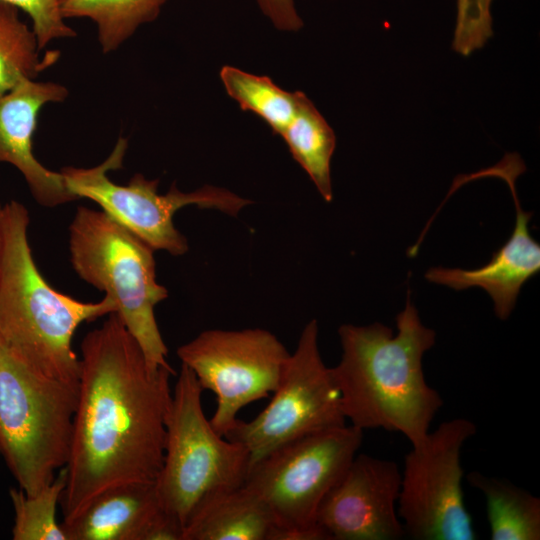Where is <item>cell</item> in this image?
<instances>
[{"instance_id":"6da1fadb","label":"cell","mask_w":540,"mask_h":540,"mask_svg":"<svg viewBox=\"0 0 540 540\" xmlns=\"http://www.w3.org/2000/svg\"><path fill=\"white\" fill-rule=\"evenodd\" d=\"M63 523L105 489L155 481L163 464L172 367L152 370L120 317L110 313L81 345Z\"/></svg>"},{"instance_id":"8fae6325","label":"cell","mask_w":540,"mask_h":540,"mask_svg":"<svg viewBox=\"0 0 540 540\" xmlns=\"http://www.w3.org/2000/svg\"><path fill=\"white\" fill-rule=\"evenodd\" d=\"M177 355L202 389L215 393L217 408L210 423L225 436L245 405L275 391L290 353L271 332L250 328L203 331L181 345Z\"/></svg>"},{"instance_id":"7402d4cb","label":"cell","mask_w":540,"mask_h":540,"mask_svg":"<svg viewBox=\"0 0 540 540\" xmlns=\"http://www.w3.org/2000/svg\"><path fill=\"white\" fill-rule=\"evenodd\" d=\"M65 486L66 469L63 467L54 480L35 495H27L20 487L9 490L15 512L14 540H67L56 519V508Z\"/></svg>"},{"instance_id":"5b68a950","label":"cell","mask_w":540,"mask_h":540,"mask_svg":"<svg viewBox=\"0 0 540 540\" xmlns=\"http://www.w3.org/2000/svg\"><path fill=\"white\" fill-rule=\"evenodd\" d=\"M77 401L78 383L38 372L0 340V454L27 495L66 466Z\"/></svg>"},{"instance_id":"30bf717a","label":"cell","mask_w":540,"mask_h":540,"mask_svg":"<svg viewBox=\"0 0 540 540\" xmlns=\"http://www.w3.org/2000/svg\"><path fill=\"white\" fill-rule=\"evenodd\" d=\"M475 424L459 417L442 422L404 458L397 511L413 540H474L476 533L462 490L460 462Z\"/></svg>"},{"instance_id":"7c38bea8","label":"cell","mask_w":540,"mask_h":540,"mask_svg":"<svg viewBox=\"0 0 540 540\" xmlns=\"http://www.w3.org/2000/svg\"><path fill=\"white\" fill-rule=\"evenodd\" d=\"M401 472L396 462L356 454L321 501L316 524L329 540H399Z\"/></svg>"},{"instance_id":"277c9868","label":"cell","mask_w":540,"mask_h":540,"mask_svg":"<svg viewBox=\"0 0 540 540\" xmlns=\"http://www.w3.org/2000/svg\"><path fill=\"white\" fill-rule=\"evenodd\" d=\"M69 251L76 274L113 301L149 368L171 367L154 314L168 297L156 279L155 250L104 211L80 206L69 226Z\"/></svg>"},{"instance_id":"484cf974","label":"cell","mask_w":540,"mask_h":540,"mask_svg":"<svg viewBox=\"0 0 540 540\" xmlns=\"http://www.w3.org/2000/svg\"><path fill=\"white\" fill-rule=\"evenodd\" d=\"M181 520L160 507L146 525L140 540H183Z\"/></svg>"},{"instance_id":"9a60e30c","label":"cell","mask_w":540,"mask_h":540,"mask_svg":"<svg viewBox=\"0 0 540 540\" xmlns=\"http://www.w3.org/2000/svg\"><path fill=\"white\" fill-rule=\"evenodd\" d=\"M160 507L155 481L127 482L105 489L61 525L67 540H140Z\"/></svg>"},{"instance_id":"4fadbf2b","label":"cell","mask_w":540,"mask_h":540,"mask_svg":"<svg viewBox=\"0 0 540 540\" xmlns=\"http://www.w3.org/2000/svg\"><path fill=\"white\" fill-rule=\"evenodd\" d=\"M524 170L519 155L508 153L498 164L468 175L469 180L499 177L509 186L514 201L513 232L491 260L477 269L434 267L425 274L428 281L455 290L471 287L484 289L493 300L495 315L500 320L510 316L523 284L540 270V245L531 236L528 226L532 213L522 209L515 187L517 176Z\"/></svg>"},{"instance_id":"5bb4252c","label":"cell","mask_w":540,"mask_h":540,"mask_svg":"<svg viewBox=\"0 0 540 540\" xmlns=\"http://www.w3.org/2000/svg\"><path fill=\"white\" fill-rule=\"evenodd\" d=\"M68 89L55 82L24 79L0 95V163L13 165L23 175L33 198L43 207H56L78 198L61 172L47 169L33 154V134L41 109L63 102Z\"/></svg>"},{"instance_id":"44dd1931","label":"cell","mask_w":540,"mask_h":540,"mask_svg":"<svg viewBox=\"0 0 540 540\" xmlns=\"http://www.w3.org/2000/svg\"><path fill=\"white\" fill-rule=\"evenodd\" d=\"M219 75L227 94L242 110L256 114L273 133H282L295 114L298 91H286L267 76L233 66H223Z\"/></svg>"},{"instance_id":"8992f818","label":"cell","mask_w":540,"mask_h":540,"mask_svg":"<svg viewBox=\"0 0 540 540\" xmlns=\"http://www.w3.org/2000/svg\"><path fill=\"white\" fill-rule=\"evenodd\" d=\"M203 391L193 371L181 363L155 485L160 506L183 525L205 499L242 486L250 466L246 448L218 434L204 415Z\"/></svg>"},{"instance_id":"52a82bcc","label":"cell","mask_w":540,"mask_h":540,"mask_svg":"<svg viewBox=\"0 0 540 540\" xmlns=\"http://www.w3.org/2000/svg\"><path fill=\"white\" fill-rule=\"evenodd\" d=\"M363 430L344 425L291 441L250 466L244 485L269 508L271 540H329L319 505L356 456Z\"/></svg>"},{"instance_id":"9c48e42d","label":"cell","mask_w":540,"mask_h":540,"mask_svg":"<svg viewBox=\"0 0 540 540\" xmlns=\"http://www.w3.org/2000/svg\"><path fill=\"white\" fill-rule=\"evenodd\" d=\"M318 332L315 319L306 324L269 404L251 421L238 419L224 436L246 448L250 466L298 438L346 425L332 369L321 358Z\"/></svg>"},{"instance_id":"603a6c76","label":"cell","mask_w":540,"mask_h":540,"mask_svg":"<svg viewBox=\"0 0 540 540\" xmlns=\"http://www.w3.org/2000/svg\"><path fill=\"white\" fill-rule=\"evenodd\" d=\"M492 0H457V16L452 48L468 56L484 46L492 36Z\"/></svg>"},{"instance_id":"d4e9b609","label":"cell","mask_w":540,"mask_h":540,"mask_svg":"<svg viewBox=\"0 0 540 540\" xmlns=\"http://www.w3.org/2000/svg\"><path fill=\"white\" fill-rule=\"evenodd\" d=\"M262 13L281 31H298L303 27L294 0H256Z\"/></svg>"},{"instance_id":"e0dca14e","label":"cell","mask_w":540,"mask_h":540,"mask_svg":"<svg viewBox=\"0 0 540 540\" xmlns=\"http://www.w3.org/2000/svg\"><path fill=\"white\" fill-rule=\"evenodd\" d=\"M469 485L484 495L492 540H539L540 498L507 479L478 471L467 475Z\"/></svg>"},{"instance_id":"ffe728a7","label":"cell","mask_w":540,"mask_h":540,"mask_svg":"<svg viewBox=\"0 0 540 540\" xmlns=\"http://www.w3.org/2000/svg\"><path fill=\"white\" fill-rule=\"evenodd\" d=\"M19 11L0 1V95L24 79H36L60 55L58 51H48L40 58L37 37L32 27L20 19Z\"/></svg>"},{"instance_id":"3957f363","label":"cell","mask_w":540,"mask_h":540,"mask_svg":"<svg viewBox=\"0 0 540 540\" xmlns=\"http://www.w3.org/2000/svg\"><path fill=\"white\" fill-rule=\"evenodd\" d=\"M29 213L18 201L3 205L0 228V340L38 372L78 383L80 360L72 338L83 322L116 312L113 301L82 302L42 276L28 241Z\"/></svg>"},{"instance_id":"cb8c5ba5","label":"cell","mask_w":540,"mask_h":540,"mask_svg":"<svg viewBox=\"0 0 540 540\" xmlns=\"http://www.w3.org/2000/svg\"><path fill=\"white\" fill-rule=\"evenodd\" d=\"M25 12L32 23L41 50L57 39L77 36L63 18L59 0H0Z\"/></svg>"},{"instance_id":"7a4b0ae2","label":"cell","mask_w":540,"mask_h":540,"mask_svg":"<svg viewBox=\"0 0 540 540\" xmlns=\"http://www.w3.org/2000/svg\"><path fill=\"white\" fill-rule=\"evenodd\" d=\"M397 333L379 322L341 325L342 356L332 367L346 420L361 429L381 428L421 443L443 406L426 381L422 360L435 331L426 327L411 302L396 317Z\"/></svg>"},{"instance_id":"2e32d148","label":"cell","mask_w":540,"mask_h":540,"mask_svg":"<svg viewBox=\"0 0 540 540\" xmlns=\"http://www.w3.org/2000/svg\"><path fill=\"white\" fill-rule=\"evenodd\" d=\"M274 518L244 484L202 501L184 525L183 540H271Z\"/></svg>"},{"instance_id":"ba28073f","label":"cell","mask_w":540,"mask_h":540,"mask_svg":"<svg viewBox=\"0 0 540 540\" xmlns=\"http://www.w3.org/2000/svg\"><path fill=\"white\" fill-rule=\"evenodd\" d=\"M128 142L120 137L110 155L91 168L67 166L60 171L69 190L79 199L87 198L102 211L154 250L174 256L187 252L185 236L174 226V214L188 205L217 209L236 216L251 200L220 187L203 186L192 192L180 191L173 183L166 194L158 192V179L136 173L126 185L114 183L108 172L123 167Z\"/></svg>"},{"instance_id":"d6986e66","label":"cell","mask_w":540,"mask_h":540,"mask_svg":"<svg viewBox=\"0 0 540 540\" xmlns=\"http://www.w3.org/2000/svg\"><path fill=\"white\" fill-rule=\"evenodd\" d=\"M167 0H59L63 18H86L97 28L103 53L124 44L143 24L154 21Z\"/></svg>"},{"instance_id":"ac0fdd59","label":"cell","mask_w":540,"mask_h":540,"mask_svg":"<svg viewBox=\"0 0 540 540\" xmlns=\"http://www.w3.org/2000/svg\"><path fill=\"white\" fill-rule=\"evenodd\" d=\"M280 136L322 198L330 202L333 198L330 162L336 147V136L304 92L298 91L295 114Z\"/></svg>"},{"instance_id":"4316f807","label":"cell","mask_w":540,"mask_h":540,"mask_svg":"<svg viewBox=\"0 0 540 540\" xmlns=\"http://www.w3.org/2000/svg\"><path fill=\"white\" fill-rule=\"evenodd\" d=\"M2 212H3V205L0 204V228H1Z\"/></svg>"}]
</instances>
